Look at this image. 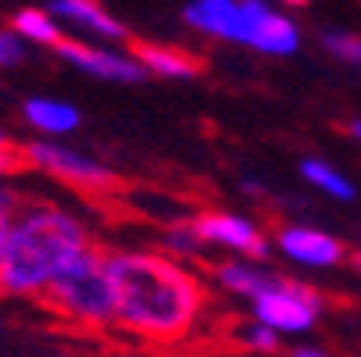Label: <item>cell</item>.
Instances as JSON below:
<instances>
[{"label":"cell","mask_w":361,"mask_h":357,"mask_svg":"<svg viewBox=\"0 0 361 357\" xmlns=\"http://www.w3.org/2000/svg\"><path fill=\"white\" fill-rule=\"evenodd\" d=\"M4 146H11V139H8V132H4V129H0V150H4Z\"/></svg>","instance_id":"4316f807"},{"label":"cell","mask_w":361,"mask_h":357,"mask_svg":"<svg viewBox=\"0 0 361 357\" xmlns=\"http://www.w3.org/2000/svg\"><path fill=\"white\" fill-rule=\"evenodd\" d=\"M47 11L61 25H72L79 32H90L104 43H129V29L100 4V0H50Z\"/></svg>","instance_id":"7c38bea8"},{"label":"cell","mask_w":361,"mask_h":357,"mask_svg":"<svg viewBox=\"0 0 361 357\" xmlns=\"http://www.w3.org/2000/svg\"><path fill=\"white\" fill-rule=\"evenodd\" d=\"M350 261H354V265L361 268V253H350Z\"/></svg>","instance_id":"83f0119b"},{"label":"cell","mask_w":361,"mask_h":357,"mask_svg":"<svg viewBox=\"0 0 361 357\" xmlns=\"http://www.w3.org/2000/svg\"><path fill=\"white\" fill-rule=\"evenodd\" d=\"M25 54H29L25 39L15 36L11 29H0V68H15V65H22Z\"/></svg>","instance_id":"ffe728a7"},{"label":"cell","mask_w":361,"mask_h":357,"mask_svg":"<svg viewBox=\"0 0 361 357\" xmlns=\"http://www.w3.org/2000/svg\"><path fill=\"white\" fill-rule=\"evenodd\" d=\"M272 250L279 258H286L297 268H312V272H333L350 261V246L319 229V225H304V222H283L272 232Z\"/></svg>","instance_id":"52a82bcc"},{"label":"cell","mask_w":361,"mask_h":357,"mask_svg":"<svg viewBox=\"0 0 361 357\" xmlns=\"http://www.w3.org/2000/svg\"><path fill=\"white\" fill-rule=\"evenodd\" d=\"M0 329H4V318H0Z\"/></svg>","instance_id":"f1b7e54d"},{"label":"cell","mask_w":361,"mask_h":357,"mask_svg":"<svg viewBox=\"0 0 361 357\" xmlns=\"http://www.w3.org/2000/svg\"><path fill=\"white\" fill-rule=\"evenodd\" d=\"M22 208V193H15L11 186H0V250H4V239L11 232V222Z\"/></svg>","instance_id":"44dd1931"},{"label":"cell","mask_w":361,"mask_h":357,"mask_svg":"<svg viewBox=\"0 0 361 357\" xmlns=\"http://www.w3.org/2000/svg\"><path fill=\"white\" fill-rule=\"evenodd\" d=\"M115 286V329L147 346L190 343L212 311V293L193 265L161 250L104 246Z\"/></svg>","instance_id":"6da1fadb"},{"label":"cell","mask_w":361,"mask_h":357,"mask_svg":"<svg viewBox=\"0 0 361 357\" xmlns=\"http://www.w3.org/2000/svg\"><path fill=\"white\" fill-rule=\"evenodd\" d=\"M297 172H300V179L312 186V189H319L322 196H329L336 203H354L357 200L354 179L343 168H336L333 161H326V158H300Z\"/></svg>","instance_id":"9a60e30c"},{"label":"cell","mask_w":361,"mask_h":357,"mask_svg":"<svg viewBox=\"0 0 361 357\" xmlns=\"http://www.w3.org/2000/svg\"><path fill=\"white\" fill-rule=\"evenodd\" d=\"M54 54H58L65 65H72V68H79L82 75L100 79V82L140 86V82L150 79L133 54H126V50H115V46H90V43H82V39H68V36H65V39L54 46Z\"/></svg>","instance_id":"ba28073f"},{"label":"cell","mask_w":361,"mask_h":357,"mask_svg":"<svg viewBox=\"0 0 361 357\" xmlns=\"http://www.w3.org/2000/svg\"><path fill=\"white\" fill-rule=\"evenodd\" d=\"M226 357H233V353H226Z\"/></svg>","instance_id":"f546056e"},{"label":"cell","mask_w":361,"mask_h":357,"mask_svg":"<svg viewBox=\"0 0 361 357\" xmlns=\"http://www.w3.org/2000/svg\"><path fill=\"white\" fill-rule=\"evenodd\" d=\"M279 279L276 268H269L265 261H247V258H222L208 265V282L236 300H254L262 296L272 282Z\"/></svg>","instance_id":"8fae6325"},{"label":"cell","mask_w":361,"mask_h":357,"mask_svg":"<svg viewBox=\"0 0 361 357\" xmlns=\"http://www.w3.org/2000/svg\"><path fill=\"white\" fill-rule=\"evenodd\" d=\"M347 132H350V136L361 143V118H350V122H347Z\"/></svg>","instance_id":"d4e9b609"},{"label":"cell","mask_w":361,"mask_h":357,"mask_svg":"<svg viewBox=\"0 0 361 357\" xmlns=\"http://www.w3.org/2000/svg\"><path fill=\"white\" fill-rule=\"evenodd\" d=\"M133 58L143 65L147 75H161V79H197L204 72V61L197 54L172 43H147L133 39Z\"/></svg>","instance_id":"5bb4252c"},{"label":"cell","mask_w":361,"mask_h":357,"mask_svg":"<svg viewBox=\"0 0 361 357\" xmlns=\"http://www.w3.org/2000/svg\"><path fill=\"white\" fill-rule=\"evenodd\" d=\"M22 122L39 139H65V136L79 132L82 111L72 100H61V96H29L22 104Z\"/></svg>","instance_id":"4fadbf2b"},{"label":"cell","mask_w":361,"mask_h":357,"mask_svg":"<svg viewBox=\"0 0 361 357\" xmlns=\"http://www.w3.org/2000/svg\"><path fill=\"white\" fill-rule=\"evenodd\" d=\"M183 18L190 29H197L208 39H226V43H240V46L247 39L243 0H190L183 8Z\"/></svg>","instance_id":"30bf717a"},{"label":"cell","mask_w":361,"mask_h":357,"mask_svg":"<svg viewBox=\"0 0 361 357\" xmlns=\"http://www.w3.org/2000/svg\"><path fill=\"white\" fill-rule=\"evenodd\" d=\"M11 32L22 36L25 43H36V46H50L54 50L65 36H61V22L50 15L47 8H22L15 11L11 18Z\"/></svg>","instance_id":"e0dca14e"},{"label":"cell","mask_w":361,"mask_h":357,"mask_svg":"<svg viewBox=\"0 0 361 357\" xmlns=\"http://www.w3.org/2000/svg\"><path fill=\"white\" fill-rule=\"evenodd\" d=\"M319 39H322V46L329 50L333 58H340L343 65H354V68H361V36H357V32L326 29Z\"/></svg>","instance_id":"d6986e66"},{"label":"cell","mask_w":361,"mask_h":357,"mask_svg":"<svg viewBox=\"0 0 361 357\" xmlns=\"http://www.w3.org/2000/svg\"><path fill=\"white\" fill-rule=\"evenodd\" d=\"M22 154V165L39 172V175H50L58 179L61 186H72L79 193H93V196H111L122 189V175L86 150L65 143V139H29L18 146Z\"/></svg>","instance_id":"277c9868"},{"label":"cell","mask_w":361,"mask_h":357,"mask_svg":"<svg viewBox=\"0 0 361 357\" xmlns=\"http://www.w3.org/2000/svg\"><path fill=\"white\" fill-rule=\"evenodd\" d=\"M197 236L208 250H226L229 258H247V261H265L272 258V232L262 229V222L240 215V211H197L190 215Z\"/></svg>","instance_id":"8992f818"},{"label":"cell","mask_w":361,"mask_h":357,"mask_svg":"<svg viewBox=\"0 0 361 357\" xmlns=\"http://www.w3.org/2000/svg\"><path fill=\"white\" fill-rule=\"evenodd\" d=\"M240 189H243L247 196H265V193H269L265 182H262V179H254V175H250V179H240Z\"/></svg>","instance_id":"cb8c5ba5"},{"label":"cell","mask_w":361,"mask_h":357,"mask_svg":"<svg viewBox=\"0 0 361 357\" xmlns=\"http://www.w3.org/2000/svg\"><path fill=\"white\" fill-rule=\"evenodd\" d=\"M233 343L243 346L247 353H257V357H269V353L283 350V336H276L272 329H265L262 322H254V318L233 325Z\"/></svg>","instance_id":"ac0fdd59"},{"label":"cell","mask_w":361,"mask_h":357,"mask_svg":"<svg viewBox=\"0 0 361 357\" xmlns=\"http://www.w3.org/2000/svg\"><path fill=\"white\" fill-rule=\"evenodd\" d=\"M39 303L61 318L65 325L90 329V332H111L115 329V286L108 275V253L104 246H90L50 282Z\"/></svg>","instance_id":"3957f363"},{"label":"cell","mask_w":361,"mask_h":357,"mask_svg":"<svg viewBox=\"0 0 361 357\" xmlns=\"http://www.w3.org/2000/svg\"><path fill=\"white\" fill-rule=\"evenodd\" d=\"M329 311V296L304 282V279H290L279 272V279L262 293L250 300V318L262 322L265 329H272L276 336H307L322 325Z\"/></svg>","instance_id":"5b68a950"},{"label":"cell","mask_w":361,"mask_h":357,"mask_svg":"<svg viewBox=\"0 0 361 357\" xmlns=\"http://www.w3.org/2000/svg\"><path fill=\"white\" fill-rule=\"evenodd\" d=\"M247 11V39L243 46L269 58H293L300 50V29L293 18L276 11L269 0H243Z\"/></svg>","instance_id":"9c48e42d"},{"label":"cell","mask_w":361,"mask_h":357,"mask_svg":"<svg viewBox=\"0 0 361 357\" xmlns=\"http://www.w3.org/2000/svg\"><path fill=\"white\" fill-rule=\"evenodd\" d=\"M158 250L169 253V258L190 265V261H200L204 253H208V246H204V239L197 236L193 222L190 218H172L165 222V229L158 232Z\"/></svg>","instance_id":"2e32d148"},{"label":"cell","mask_w":361,"mask_h":357,"mask_svg":"<svg viewBox=\"0 0 361 357\" xmlns=\"http://www.w3.org/2000/svg\"><path fill=\"white\" fill-rule=\"evenodd\" d=\"M90 246H97L93 225L75 208L47 196H22L0 250V296L39 300Z\"/></svg>","instance_id":"7a4b0ae2"},{"label":"cell","mask_w":361,"mask_h":357,"mask_svg":"<svg viewBox=\"0 0 361 357\" xmlns=\"http://www.w3.org/2000/svg\"><path fill=\"white\" fill-rule=\"evenodd\" d=\"M286 357H333V353L326 346H319V343H293L286 350Z\"/></svg>","instance_id":"603a6c76"},{"label":"cell","mask_w":361,"mask_h":357,"mask_svg":"<svg viewBox=\"0 0 361 357\" xmlns=\"http://www.w3.org/2000/svg\"><path fill=\"white\" fill-rule=\"evenodd\" d=\"M279 4H286V8H304V4H312V0H279Z\"/></svg>","instance_id":"484cf974"},{"label":"cell","mask_w":361,"mask_h":357,"mask_svg":"<svg viewBox=\"0 0 361 357\" xmlns=\"http://www.w3.org/2000/svg\"><path fill=\"white\" fill-rule=\"evenodd\" d=\"M25 165H22V154H18V146H4L0 150V186H8L11 175H18Z\"/></svg>","instance_id":"7402d4cb"}]
</instances>
